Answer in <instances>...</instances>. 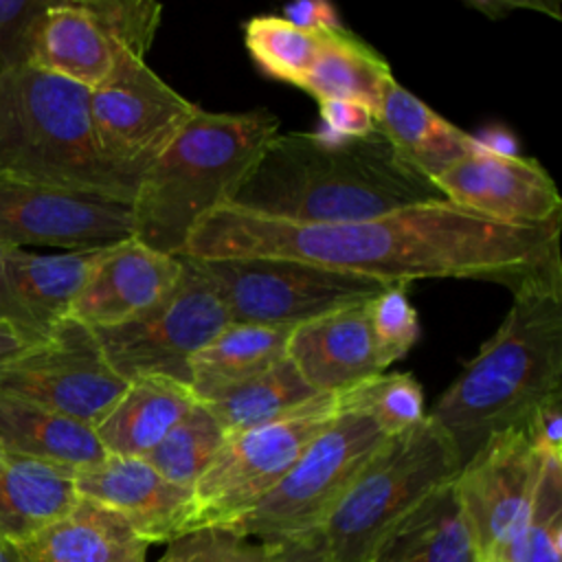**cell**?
Instances as JSON below:
<instances>
[{"instance_id":"6da1fadb","label":"cell","mask_w":562,"mask_h":562,"mask_svg":"<svg viewBox=\"0 0 562 562\" xmlns=\"http://www.w3.org/2000/svg\"><path fill=\"white\" fill-rule=\"evenodd\" d=\"M560 228L503 224L448 200L342 224H296L220 206L195 224L180 257L290 259L382 285L457 277L512 288L560 257Z\"/></svg>"},{"instance_id":"7a4b0ae2","label":"cell","mask_w":562,"mask_h":562,"mask_svg":"<svg viewBox=\"0 0 562 562\" xmlns=\"http://www.w3.org/2000/svg\"><path fill=\"white\" fill-rule=\"evenodd\" d=\"M437 200H446L437 184L402 162L378 130L358 138L279 132L226 206L296 224H342Z\"/></svg>"},{"instance_id":"3957f363","label":"cell","mask_w":562,"mask_h":562,"mask_svg":"<svg viewBox=\"0 0 562 562\" xmlns=\"http://www.w3.org/2000/svg\"><path fill=\"white\" fill-rule=\"evenodd\" d=\"M496 334L426 413L465 463L492 435L522 428L529 413L562 391V259L512 285Z\"/></svg>"},{"instance_id":"277c9868","label":"cell","mask_w":562,"mask_h":562,"mask_svg":"<svg viewBox=\"0 0 562 562\" xmlns=\"http://www.w3.org/2000/svg\"><path fill=\"white\" fill-rule=\"evenodd\" d=\"M277 134L279 119L268 110L200 108L143 171L132 200L134 239L180 257L195 224L231 204L239 182Z\"/></svg>"},{"instance_id":"5b68a950","label":"cell","mask_w":562,"mask_h":562,"mask_svg":"<svg viewBox=\"0 0 562 562\" xmlns=\"http://www.w3.org/2000/svg\"><path fill=\"white\" fill-rule=\"evenodd\" d=\"M0 178L130 204L140 182L101 147L90 90L33 66L0 75Z\"/></svg>"},{"instance_id":"8992f818","label":"cell","mask_w":562,"mask_h":562,"mask_svg":"<svg viewBox=\"0 0 562 562\" xmlns=\"http://www.w3.org/2000/svg\"><path fill=\"white\" fill-rule=\"evenodd\" d=\"M461 457L432 419L386 437L318 536L334 562H367L375 547L428 496L450 485Z\"/></svg>"},{"instance_id":"52a82bcc","label":"cell","mask_w":562,"mask_h":562,"mask_svg":"<svg viewBox=\"0 0 562 562\" xmlns=\"http://www.w3.org/2000/svg\"><path fill=\"white\" fill-rule=\"evenodd\" d=\"M384 441L386 437L367 415L338 411L285 476L250 512L226 527L270 542L318 533Z\"/></svg>"},{"instance_id":"ba28073f","label":"cell","mask_w":562,"mask_h":562,"mask_svg":"<svg viewBox=\"0 0 562 562\" xmlns=\"http://www.w3.org/2000/svg\"><path fill=\"white\" fill-rule=\"evenodd\" d=\"M336 415L338 397L316 395L274 422L228 435L191 490V529L226 527L250 512Z\"/></svg>"},{"instance_id":"9c48e42d","label":"cell","mask_w":562,"mask_h":562,"mask_svg":"<svg viewBox=\"0 0 562 562\" xmlns=\"http://www.w3.org/2000/svg\"><path fill=\"white\" fill-rule=\"evenodd\" d=\"M191 263L215 288L231 323L296 327L364 303L386 288L367 277L290 259H191Z\"/></svg>"},{"instance_id":"30bf717a","label":"cell","mask_w":562,"mask_h":562,"mask_svg":"<svg viewBox=\"0 0 562 562\" xmlns=\"http://www.w3.org/2000/svg\"><path fill=\"white\" fill-rule=\"evenodd\" d=\"M182 261V277L158 303L125 323L92 329L108 364L125 382L162 375L189 384L191 358L231 323L209 279L191 259Z\"/></svg>"},{"instance_id":"8fae6325","label":"cell","mask_w":562,"mask_h":562,"mask_svg":"<svg viewBox=\"0 0 562 562\" xmlns=\"http://www.w3.org/2000/svg\"><path fill=\"white\" fill-rule=\"evenodd\" d=\"M127 382L108 364L94 331L64 318L0 371V393L97 426Z\"/></svg>"},{"instance_id":"7c38bea8","label":"cell","mask_w":562,"mask_h":562,"mask_svg":"<svg viewBox=\"0 0 562 562\" xmlns=\"http://www.w3.org/2000/svg\"><path fill=\"white\" fill-rule=\"evenodd\" d=\"M200 105L162 81L145 59L116 48L105 79L90 90V114L105 154L143 176Z\"/></svg>"},{"instance_id":"4fadbf2b","label":"cell","mask_w":562,"mask_h":562,"mask_svg":"<svg viewBox=\"0 0 562 562\" xmlns=\"http://www.w3.org/2000/svg\"><path fill=\"white\" fill-rule=\"evenodd\" d=\"M132 237L130 202L0 178V246L4 248L97 250Z\"/></svg>"},{"instance_id":"5bb4252c","label":"cell","mask_w":562,"mask_h":562,"mask_svg":"<svg viewBox=\"0 0 562 562\" xmlns=\"http://www.w3.org/2000/svg\"><path fill=\"white\" fill-rule=\"evenodd\" d=\"M544 454L522 428L492 435L459 470L454 490L481 562L503 560L529 514Z\"/></svg>"},{"instance_id":"9a60e30c","label":"cell","mask_w":562,"mask_h":562,"mask_svg":"<svg viewBox=\"0 0 562 562\" xmlns=\"http://www.w3.org/2000/svg\"><path fill=\"white\" fill-rule=\"evenodd\" d=\"M441 195L483 217L516 226L562 224V195L533 158L476 147L437 180Z\"/></svg>"},{"instance_id":"2e32d148","label":"cell","mask_w":562,"mask_h":562,"mask_svg":"<svg viewBox=\"0 0 562 562\" xmlns=\"http://www.w3.org/2000/svg\"><path fill=\"white\" fill-rule=\"evenodd\" d=\"M101 250L7 248L0 259V323L33 345L44 340L68 318Z\"/></svg>"},{"instance_id":"e0dca14e","label":"cell","mask_w":562,"mask_h":562,"mask_svg":"<svg viewBox=\"0 0 562 562\" xmlns=\"http://www.w3.org/2000/svg\"><path fill=\"white\" fill-rule=\"evenodd\" d=\"M182 257L125 239L108 246L92 263L68 316L101 329L125 323L158 303L182 277Z\"/></svg>"},{"instance_id":"ac0fdd59","label":"cell","mask_w":562,"mask_h":562,"mask_svg":"<svg viewBox=\"0 0 562 562\" xmlns=\"http://www.w3.org/2000/svg\"><path fill=\"white\" fill-rule=\"evenodd\" d=\"M81 498L94 501L130 522L147 542H169L191 529L193 492L160 476L145 459L108 454L75 472Z\"/></svg>"},{"instance_id":"d6986e66","label":"cell","mask_w":562,"mask_h":562,"mask_svg":"<svg viewBox=\"0 0 562 562\" xmlns=\"http://www.w3.org/2000/svg\"><path fill=\"white\" fill-rule=\"evenodd\" d=\"M288 360L321 395H340L382 373L371 338L367 301L296 325Z\"/></svg>"},{"instance_id":"ffe728a7","label":"cell","mask_w":562,"mask_h":562,"mask_svg":"<svg viewBox=\"0 0 562 562\" xmlns=\"http://www.w3.org/2000/svg\"><path fill=\"white\" fill-rule=\"evenodd\" d=\"M13 547L22 562H145L149 544L116 512L79 496L66 516Z\"/></svg>"},{"instance_id":"44dd1931","label":"cell","mask_w":562,"mask_h":562,"mask_svg":"<svg viewBox=\"0 0 562 562\" xmlns=\"http://www.w3.org/2000/svg\"><path fill=\"white\" fill-rule=\"evenodd\" d=\"M375 123L395 156L432 182L476 147V136L439 116L395 79L382 90Z\"/></svg>"},{"instance_id":"7402d4cb","label":"cell","mask_w":562,"mask_h":562,"mask_svg":"<svg viewBox=\"0 0 562 562\" xmlns=\"http://www.w3.org/2000/svg\"><path fill=\"white\" fill-rule=\"evenodd\" d=\"M195 402L184 382L162 375L136 378L94 426L97 439L105 454L145 459Z\"/></svg>"},{"instance_id":"603a6c76","label":"cell","mask_w":562,"mask_h":562,"mask_svg":"<svg viewBox=\"0 0 562 562\" xmlns=\"http://www.w3.org/2000/svg\"><path fill=\"white\" fill-rule=\"evenodd\" d=\"M114 53L83 0H53L37 24L29 66L92 90L110 72Z\"/></svg>"},{"instance_id":"cb8c5ba5","label":"cell","mask_w":562,"mask_h":562,"mask_svg":"<svg viewBox=\"0 0 562 562\" xmlns=\"http://www.w3.org/2000/svg\"><path fill=\"white\" fill-rule=\"evenodd\" d=\"M77 501L72 470L0 443V536L20 542L66 516Z\"/></svg>"},{"instance_id":"d4e9b609","label":"cell","mask_w":562,"mask_h":562,"mask_svg":"<svg viewBox=\"0 0 562 562\" xmlns=\"http://www.w3.org/2000/svg\"><path fill=\"white\" fill-rule=\"evenodd\" d=\"M0 443L72 472L108 457L92 426L7 393H0Z\"/></svg>"},{"instance_id":"484cf974","label":"cell","mask_w":562,"mask_h":562,"mask_svg":"<svg viewBox=\"0 0 562 562\" xmlns=\"http://www.w3.org/2000/svg\"><path fill=\"white\" fill-rule=\"evenodd\" d=\"M294 327L228 323L189 362V386L198 400L233 389L285 360Z\"/></svg>"},{"instance_id":"4316f807","label":"cell","mask_w":562,"mask_h":562,"mask_svg":"<svg viewBox=\"0 0 562 562\" xmlns=\"http://www.w3.org/2000/svg\"><path fill=\"white\" fill-rule=\"evenodd\" d=\"M367 562H481L454 481L411 512Z\"/></svg>"},{"instance_id":"83f0119b","label":"cell","mask_w":562,"mask_h":562,"mask_svg":"<svg viewBox=\"0 0 562 562\" xmlns=\"http://www.w3.org/2000/svg\"><path fill=\"white\" fill-rule=\"evenodd\" d=\"M393 79L391 66L351 33H327L323 46L301 81V90L318 103L334 99L360 101L375 112L384 86Z\"/></svg>"},{"instance_id":"f1b7e54d","label":"cell","mask_w":562,"mask_h":562,"mask_svg":"<svg viewBox=\"0 0 562 562\" xmlns=\"http://www.w3.org/2000/svg\"><path fill=\"white\" fill-rule=\"evenodd\" d=\"M316 395L321 393L285 358L277 367L198 402L213 413L226 435H235L274 422Z\"/></svg>"},{"instance_id":"f546056e","label":"cell","mask_w":562,"mask_h":562,"mask_svg":"<svg viewBox=\"0 0 562 562\" xmlns=\"http://www.w3.org/2000/svg\"><path fill=\"white\" fill-rule=\"evenodd\" d=\"M226 439L228 435L213 413L195 402L145 461L167 481L193 490Z\"/></svg>"},{"instance_id":"4dcf8cb0","label":"cell","mask_w":562,"mask_h":562,"mask_svg":"<svg viewBox=\"0 0 562 562\" xmlns=\"http://www.w3.org/2000/svg\"><path fill=\"white\" fill-rule=\"evenodd\" d=\"M338 411L367 415L384 437L402 435L426 419L422 384L411 373H378L336 395Z\"/></svg>"},{"instance_id":"1f68e13d","label":"cell","mask_w":562,"mask_h":562,"mask_svg":"<svg viewBox=\"0 0 562 562\" xmlns=\"http://www.w3.org/2000/svg\"><path fill=\"white\" fill-rule=\"evenodd\" d=\"M325 35L301 31L281 15H255L244 26V44L252 61L266 75L296 88L314 64Z\"/></svg>"},{"instance_id":"d6a6232c","label":"cell","mask_w":562,"mask_h":562,"mask_svg":"<svg viewBox=\"0 0 562 562\" xmlns=\"http://www.w3.org/2000/svg\"><path fill=\"white\" fill-rule=\"evenodd\" d=\"M503 562H562V457H544L529 514Z\"/></svg>"},{"instance_id":"836d02e7","label":"cell","mask_w":562,"mask_h":562,"mask_svg":"<svg viewBox=\"0 0 562 562\" xmlns=\"http://www.w3.org/2000/svg\"><path fill=\"white\" fill-rule=\"evenodd\" d=\"M281 542L241 536L228 527H198L167 542L158 562H277Z\"/></svg>"},{"instance_id":"e575fe53","label":"cell","mask_w":562,"mask_h":562,"mask_svg":"<svg viewBox=\"0 0 562 562\" xmlns=\"http://www.w3.org/2000/svg\"><path fill=\"white\" fill-rule=\"evenodd\" d=\"M367 316L375 358L382 371L402 360L419 338L417 312L411 305L406 285H386L367 301Z\"/></svg>"},{"instance_id":"d590c367","label":"cell","mask_w":562,"mask_h":562,"mask_svg":"<svg viewBox=\"0 0 562 562\" xmlns=\"http://www.w3.org/2000/svg\"><path fill=\"white\" fill-rule=\"evenodd\" d=\"M116 48L145 59L160 24L162 7L147 0H83Z\"/></svg>"},{"instance_id":"8d00e7d4","label":"cell","mask_w":562,"mask_h":562,"mask_svg":"<svg viewBox=\"0 0 562 562\" xmlns=\"http://www.w3.org/2000/svg\"><path fill=\"white\" fill-rule=\"evenodd\" d=\"M53 0H0V75L29 66L37 24Z\"/></svg>"},{"instance_id":"74e56055","label":"cell","mask_w":562,"mask_h":562,"mask_svg":"<svg viewBox=\"0 0 562 562\" xmlns=\"http://www.w3.org/2000/svg\"><path fill=\"white\" fill-rule=\"evenodd\" d=\"M533 448L544 457H562V391L544 397L522 424Z\"/></svg>"},{"instance_id":"f35d334b","label":"cell","mask_w":562,"mask_h":562,"mask_svg":"<svg viewBox=\"0 0 562 562\" xmlns=\"http://www.w3.org/2000/svg\"><path fill=\"white\" fill-rule=\"evenodd\" d=\"M318 114L325 125V132L342 138H358L373 134L378 130L375 112L360 101L349 99H334L321 101Z\"/></svg>"},{"instance_id":"ab89813d","label":"cell","mask_w":562,"mask_h":562,"mask_svg":"<svg viewBox=\"0 0 562 562\" xmlns=\"http://www.w3.org/2000/svg\"><path fill=\"white\" fill-rule=\"evenodd\" d=\"M281 18H285L290 24L307 33L325 35V33L342 31L336 7L325 0H299V2L285 4L281 11Z\"/></svg>"},{"instance_id":"60d3db41","label":"cell","mask_w":562,"mask_h":562,"mask_svg":"<svg viewBox=\"0 0 562 562\" xmlns=\"http://www.w3.org/2000/svg\"><path fill=\"white\" fill-rule=\"evenodd\" d=\"M277 562H334L321 540L318 533L299 538V540H285L281 542V553Z\"/></svg>"},{"instance_id":"b9f144b4","label":"cell","mask_w":562,"mask_h":562,"mask_svg":"<svg viewBox=\"0 0 562 562\" xmlns=\"http://www.w3.org/2000/svg\"><path fill=\"white\" fill-rule=\"evenodd\" d=\"M33 342H29L24 336H20L13 327L0 323V371L15 360L22 351H26Z\"/></svg>"},{"instance_id":"7bdbcfd3","label":"cell","mask_w":562,"mask_h":562,"mask_svg":"<svg viewBox=\"0 0 562 562\" xmlns=\"http://www.w3.org/2000/svg\"><path fill=\"white\" fill-rule=\"evenodd\" d=\"M0 562H22L13 542L7 540L4 536H0Z\"/></svg>"},{"instance_id":"ee69618b","label":"cell","mask_w":562,"mask_h":562,"mask_svg":"<svg viewBox=\"0 0 562 562\" xmlns=\"http://www.w3.org/2000/svg\"><path fill=\"white\" fill-rule=\"evenodd\" d=\"M4 250H7V248H4V246H0V259H2V255H4Z\"/></svg>"},{"instance_id":"f6af8a7d","label":"cell","mask_w":562,"mask_h":562,"mask_svg":"<svg viewBox=\"0 0 562 562\" xmlns=\"http://www.w3.org/2000/svg\"><path fill=\"white\" fill-rule=\"evenodd\" d=\"M492 562H503V560H492Z\"/></svg>"}]
</instances>
